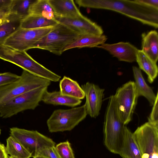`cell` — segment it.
Returning a JSON list of instances; mask_svg holds the SVG:
<instances>
[{"label": "cell", "instance_id": "cell-1", "mask_svg": "<svg viewBox=\"0 0 158 158\" xmlns=\"http://www.w3.org/2000/svg\"><path fill=\"white\" fill-rule=\"evenodd\" d=\"M79 7L115 11L156 28L158 10L145 6L138 0H76Z\"/></svg>", "mask_w": 158, "mask_h": 158}, {"label": "cell", "instance_id": "cell-2", "mask_svg": "<svg viewBox=\"0 0 158 158\" xmlns=\"http://www.w3.org/2000/svg\"><path fill=\"white\" fill-rule=\"evenodd\" d=\"M126 127L118 113L114 95L109 98L105 117L104 143L112 153L118 154L123 145Z\"/></svg>", "mask_w": 158, "mask_h": 158}, {"label": "cell", "instance_id": "cell-3", "mask_svg": "<svg viewBox=\"0 0 158 158\" xmlns=\"http://www.w3.org/2000/svg\"><path fill=\"white\" fill-rule=\"evenodd\" d=\"M0 59L14 64L38 77L53 81L56 73L40 64L25 51L0 44Z\"/></svg>", "mask_w": 158, "mask_h": 158}, {"label": "cell", "instance_id": "cell-4", "mask_svg": "<svg viewBox=\"0 0 158 158\" xmlns=\"http://www.w3.org/2000/svg\"><path fill=\"white\" fill-rule=\"evenodd\" d=\"M51 81L23 70L18 81L0 86V105L23 93L50 85Z\"/></svg>", "mask_w": 158, "mask_h": 158}, {"label": "cell", "instance_id": "cell-5", "mask_svg": "<svg viewBox=\"0 0 158 158\" xmlns=\"http://www.w3.org/2000/svg\"><path fill=\"white\" fill-rule=\"evenodd\" d=\"M79 35L65 25L58 23L34 45L33 48L47 50L60 55L64 52L65 48Z\"/></svg>", "mask_w": 158, "mask_h": 158}, {"label": "cell", "instance_id": "cell-6", "mask_svg": "<svg viewBox=\"0 0 158 158\" xmlns=\"http://www.w3.org/2000/svg\"><path fill=\"white\" fill-rule=\"evenodd\" d=\"M48 87L38 88L20 94L0 105V117L6 118L29 110H34L42 101Z\"/></svg>", "mask_w": 158, "mask_h": 158}, {"label": "cell", "instance_id": "cell-7", "mask_svg": "<svg viewBox=\"0 0 158 158\" xmlns=\"http://www.w3.org/2000/svg\"><path fill=\"white\" fill-rule=\"evenodd\" d=\"M87 115L85 105L68 109L55 110L47 120L48 130L52 133L71 131Z\"/></svg>", "mask_w": 158, "mask_h": 158}, {"label": "cell", "instance_id": "cell-8", "mask_svg": "<svg viewBox=\"0 0 158 158\" xmlns=\"http://www.w3.org/2000/svg\"><path fill=\"white\" fill-rule=\"evenodd\" d=\"M114 97L119 115L126 125L131 120L138 97L134 82L130 81L118 88Z\"/></svg>", "mask_w": 158, "mask_h": 158}, {"label": "cell", "instance_id": "cell-9", "mask_svg": "<svg viewBox=\"0 0 158 158\" xmlns=\"http://www.w3.org/2000/svg\"><path fill=\"white\" fill-rule=\"evenodd\" d=\"M142 158H158V125L149 122L133 133Z\"/></svg>", "mask_w": 158, "mask_h": 158}, {"label": "cell", "instance_id": "cell-10", "mask_svg": "<svg viewBox=\"0 0 158 158\" xmlns=\"http://www.w3.org/2000/svg\"><path fill=\"white\" fill-rule=\"evenodd\" d=\"M10 135L24 147L31 157L35 156L39 151L44 148L55 146V143L51 139L37 131L13 127L10 128Z\"/></svg>", "mask_w": 158, "mask_h": 158}, {"label": "cell", "instance_id": "cell-11", "mask_svg": "<svg viewBox=\"0 0 158 158\" xmlns=\"http://www.w3.org/2000/svg\"><path fill=\"white\" fill-rule=\"evenodd\" d=\"M53 27L35 29L20 28L8 37L3 44L16 50L26 51L33 48L34 45Z\"/></svg>", "mask_w": 158, "mask_h": 158}, {"label": "cell", "instance_id": "cell-12", "mask_svg": "<svg viewBox=\"0 0 158 158\" xmlns=\"http://www.w3.org/2000/svg\"><path fill=\"white\" fill-rule=\"evenodd\" d=\"M55 19L80 35H103V31L101 26L82 15L73 18L55 17Z\"/></svg>", "mask_w": 158, "mask_h": 158}, {"label": "cell", "instance_id": "cell-13", "mask_svg": "<svg viewBox=\"0 0 158 158\" xmlns=\"http://www.w3.org/2000/svg\"><path fill=\"white\" fill-rule=\"evenodd\" d=\"M86 102L84 104L87 114L92 118L98 116L100 110L104 89L93 83L87 82L82 85Z\"/></svg>", "mask_w": 158, "mask_h": 158}, {"label": "cell", "instance_id": "cell-14", "mask_svg": "<svg viewBox=\"0 0 158 158\" xmlns=\"http://www.w3.org/2000/svg\"><path fill=\"white\" fill-rule=\"evenodd\" d=\"M96 47L108 51L120 61L129 62L136 61L138 50L130 43L122 42L113 44L104 43Z\"/></svg>", "mask_w": 158, "mask_h": 158}, {"label": "cell", "instance_id": "cell-15", "mask_svg": "<svg viewBox=\"0 0 158 158\" xmlns=\"http://www.w3.org/2000/svg\"><path fill=\"white\" fill-rule=\"evenodd\" d=\"M55 17L73 18L82 15L73 0H48Z\"/></svg>", "mask_w": 158, "mask_h": 158}, {"label": "cell", "instance_id": "cell-16", "mask_svg": "<svg viewBox=\"0 0 158 158\" xmlns=\"http://www.w3.org/2000/svg\"><path fill=\"white\" fill-rule=\"evenodd\" d=\"M141 50L154 62L158 59V34L155 30L142 34Z\"/></svg>", "mask_w": 158, "mask_h": 158}, {"label": "cell", "instance_id": "cell-17", "mask_svg": "<svg viewBox=\"0 0 158 158\" xmlns=\"http://www.w3.org/2000/svg\"><path fill=\"white\" fill-rule=\"evenodd\" d=\"M107 40L106 36L103 35H100L90 34L79 35L65 48L64 52L75 48L97 47L99 45L105 43Z\"/></svg>", "mask_w": 158, "mask_h": 158}, {"label": "cell", "instance_id": "cell-18", "mask_svg": "<svg viewBox=\"0 0 158 158\" xmlns=\"http://www.w3.org/2000/svg\"><path fill=\"white\" fill-rule=\"evenodd\" d=\"M44 103L53 105H63L74 107L80 105L81 100L64 96L61 94L59 91L49 92L46 90L42 99Z\"/></svg>", "mask_w": 158, "mask_h": 158}, {"label": "cell", "instance_id": "cell-19", "mask_svg": "<svg viewBox=\"0 0 158 158\" xmlns=\"http://www.w3.org/2000/svg\"><path fill=\"white\" fill-rule=\"evenodd\" d=\"M133 71L135 80V84L138 97L143 96L149 101L151 105H153L156 98L152 88L145 82L140 69L135 66L133 67Z\"/></svg>", "mask_w": 158, "mask_h": 158}, {"label": "cell", "instance_id": "cell-20", "mask_svg": "<svg viewBox=\"0 0 158 158\" xmlns=\"http://www.w3.org/2000/svg\"><path fill=\"white\" fill-rule=\"evenodd\" d=\"M118 154L123 158H142L133 133L127 127L124 141Z\"/></svg>", "mask_w": 158, "mask_h": 158}, {"label": "cell", "instance_id": "cell-21", "mask_svg": "<svg viewBox=\"0 0 158 158\" xmlns=\"http://www.w3.org/2000/svg\"><path fill=\"white\" fill-rule=\"evenodd\" d=\"M60 92L63 95L81 100L85 97L83 90L78 83L70 78L64 76L60 81Z\"/></svg>", "mask_w": 158, "mask_h": 158}, {"label": "cell", "instance_id": "cell-22", "mask_svg": "<svg viewBox=\"0 0 158 158\" xmlns=\"http://www.w3.org/2000/svg\"><path fill=\"white\" fill-rule=\"evenodd\" d=\"M136 61L139 69L147 75L148 80L152 83L157 76L158 69L156 63L154 62L140 50L138 49L136 55Z\"/></svg>", "mask_w": 158, "mask_h": 158}, {"label": "cell", "instance_id": "cell-23", "mask_svg": "<svg viewBox=\"0 0 158 158\" xmlns=\"http://www.w3.org/2000/svg\"><path fill=\"white\" fill-rule=\"evenodd\" d=\"M58 23L55 19L42 16L29 15L23 19L20 28L24 29H35L52 27Z\"/></svg>", "mask_w": 158, "mask_h": 158}, {"label": "cell", "instance_id": "cell-24", "mask_svg": "<svg viewBox=\"0 0 158 158\" xmlns=\"http://www.w3.org/2000/svg\"><path fill=\"white\" fill-rule=\"evenodd\" d=\"M22 19L9 14L0 24V44L20 27Z\"/></svg>", "mask_w": 158, "mask_h": 158}, {"label": "cell", "instance_id": "cell-25", "mask_svg": "<svg viewBox=\"0 0 158 158\" xmlns=\"http://www.w3.org/2000/svg\"><path fill=\"white\" fill-rule=\"evenodd\" d=\"M7 154L14 158H30L31 154L17 140L10 135L6 140Z\"/></svg>", "mask_w": 158, "mask_h": 158}, {"label": "cell", "instance_id": "cell-26", "mask_svg": "<svg viewBox=\"0 0 158 158\" xmlns=\"http://www.w3.org/2000/svg\"><path fill=\"white\" fill-rule=\"evenodd\" d=\"M29 15L55 19V15L48 0H35L29 9Z\"/></svg>", "mask_w": 158, "mask_h": 158}, {"label": "cell", "instance_id": "cell-27", "mask_svg": "<svg viewBox=\"0 0 158 158\" xmlns=\"http://www.w3.org/2000/svg\"><path fill=\"white\" fill-rule=\"evenodd\" d=\"M35 0H12L9 14L22 19L29 15V9Z\"/></svg>", "mask_w": 158, "mask_h": 158}, {"label": "cell", "instance_id": "cell-28", "mask_svg": "<svg viewBox=\"0 0 158 158\" xmlns=\"http://www.w3.org/2000/svg\"><path fill=\"white\" fill-rule=\"evenodd\" d=\"M60 158H75L71 144L68 140L60 142L55 146Z\"/></svg>", "mask_w": 158, "mask_h": 158}, {"label": "cell", "instance_id": "cell-29", "mask_svg": "<svg viewBox=\"0 0 158 158\" xmlns=\"http://www.w3.org/2000/svg\"><path fill=\"white\" fill-rule=\"evenodd\" d=\"M20 76L10 72L0 73V86L8 84L19 80Z\"/></svg>", "mask_w": 158, "mask_h": 158}, {"label": "cell", "instance_id": "cell-30", "mask_svg": "<svg viewBox=\"0 0 158 158\" xmlns=\"http://www.w3.org/2000/svg\"><path fill=\"white\" fill-rule=\"evenodd\" d=\"M42 156L47 158H60L55 146L48 147L40 150L37 153L35 156Z\"/></svg>", "mask_w": 158, "mask_h": 158}, {"label": "cell", "instance_id": "cell-31", "mask_svg": "<svg viewBox=\"0 0 158 158\" xmlns=\"http://www.w3.org/2000/svg\"><path fill=\"white\" fill-rule=\"evenodd\" d=\"M158 93H157L156 98L153 105L152 111L148 118V122L157 125H158Z\"/></svg>", "mask_w": 158, "mask_h": 158}, {"label": "cell", "instance_id": "cell-32", "mask_svg": "<svg viewBox=\"0 0 158 158\" xmlns=\"http://www.w3.org/2000/svg\"><path fill=\"white\" fill-rule=\"evenodd\" d=\"M138 1L146 6L158 10V0H138Z\"/></svg>", "mask_w": 158, "mask_h": 158}, {"label": "cell", "instance_id": "cell-33", "mask_svg": "<svg viewBox=\"0 0 158 158\" xmlns=\"http://www.w3.org/2000/svg\"><path fill=\"white\" fill-rule=\"evenodd\" d=\"M12 0H0V11L9 9Z\"/></svg>", "mask_w": 158, "mask_h": 158}, {"label": "cell", "instance_id": "cell-34", "mask_svg": "<svg viewBox=\"0 0 158 158\" xmlns=\"http://www.w3.org/2000/svg\"><path fill=\"white\" fill-rule=\"evenodd\" d=\"M10 9V8L0 11V20H4L6 18L9 14Z\"/></svg>", "mask_w": 158, "mask_h": 158}, {"label": "cell", "instance_id": "cell-35", "mask_svg": "<svg viewBox=\"0 0 158 158\" xmlns=\"http://www.w3.org/2000/svg\"><path fill=\"white\" fill-rule=\"evenodd\" d=\"M8 156L6 152L4 145L2 144L0 147V158H7Z\"/></svg>", "mask_w": 158, "mask_h": 158}, {"label": "cell", "instance_id": "cell-36", "mask_svg": "<svg viewBox=\"0 0 158 158\" xmlns=\"http://www.w3.org/2000/svg\"><path fill=\"white\" fill-rule=\"evenodd\" d=\"M33 158H47L43 156H36L33 157Z\"/></svg>", "mask_w": 158, "mask_h": 158}, {"label": "cell", "instance_id": "cell-37", "mask_svg": "<svg viewBox=\"0 0 158 158\" xmlns=\"http://www.w3.org/2000/svg\"><path fill=\"white\" fill-rule=\"evenodd\" d=\"M7 158H13V157H11L10 156H8Z\"/></svg>", "mask_w": 158, "mask_h": 158}, {"label": "cell", "instance_id": "cell-38", "mask_svg": "<svg viewBox=\"0 0 158 158\" xmlns=\"http://www.w3.org/2000/svg\"><path fill=\"white\" fill-rule=\"evenodd\" d=\"M1 144H1V143H0V147L1 145Z\"/></svg>", "mask_w": 158, "mask_h": 158}, {"label": "cell", "instance_id": "cell-39", "mask_svg": "<svg viewBox=\"0 0 158 158\" xmlns=\"http://www.w3.org/2000/svg\"><path fill=\"white\" fill-rule=\"evenodd\" d=\"M1 129H0V134H1Z\"/></svg>", "mask_w": 158, "mask_h": 158}]
</instances>
